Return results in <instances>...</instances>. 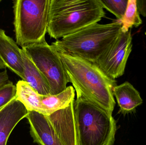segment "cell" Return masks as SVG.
I'll return each instance as SVG.
<instances>
[{
    "instance_id": "obj_5",
    "label": "cell",
    "mask_w": 146,
    "mask_h": 145,
    "mask_svg": "<svg viewBox=\"0 0 146 145\" xmlns=\"http://www.w3.org/2000/svg\"><path fill=\"white\" fill-rule=\"evenodd\" d=\"M50 0L14 1V31L21 47L46 41Z\"/></svg>"
},
{
    "instance_id": "obj_20",
    "label": "cell",
    "mask_w": 146,
    "mask_h": 145,
    "mask_svg": "<svg viewBox=\"0 0 146 145\" xmlns=\"http://www.w3.org/2000/svg\"><path fill=\"white\" fill-rule=\"evenodd\" d=\"M10 81L9 80L7 70L0 72V89Z\"/></svg>"
},
{
    "instance_id": "obj_10",
    "label": "cell",
    "mask_w": 146,
    "mask_h": 145,
    "mask_svg": "<svg viewBox=\"0 0 146 145\" xmlns=\"http://www.w3.org/2000/svg\"><path fill=\"white\" fill-rule=\"evenodd\" d=\"M28 112L16 99L0 111V145H7L12 131L21 120L27 117Z\"/></svg>"
},
{
    "instance_id": "obj_9",
    "label": "cell",
    "mask_w": 146,
    "mask_h": 145,
    "mask_svg": "<svg viewBox=\"0 0 146 145\" xmlns=\"http://www.w3.org/2000/svg\"><path fill=\"white\" fill-rule=\"evenodd\" d=\"M26 118L34 143L38 145H63L45 115L32 111L28 112Z\"/></svg>"
},
{
    "instance_id": "obj_23",
    "label": "cell",
    "mask_w": 146,
    "mask_h": 145,
    "mask_svg": "<svg viewBox=\"0 0 146 145\" xmlns=\"http://www.w3.org/2000/svg\"><path fill=\"white\" fill-rule=\"evenodd\" d=\"M1 0H0V2H1Z\"/></svg>"
},
{
    "instance_id": "obj_14",
    "label": "cell",
    "mask_w": 146,
    "mask_h": 145,
    "mask_svg": "<svg viewBox=\"0 0 146 145\" xmlns=\"http://www.w3.org/2000/svg\"><path fill=\"white\" fill-rule=\"evenodd\" d=\"M75 92L73 86H70L58 94L42 95L41 104L44 115H49L68 106L71 102L74 100Z\"/></svg>"
},
{
    "instance_id": "obj_21",
    "label": "cell",
    "mask_w": 146,
    "mask_h": 145,
    "mask_svg": "<svg viewBox=\"0 0 146 145\" xmlns=\"http://www.w3.org/2000/svg\"><path fill=\"white\" fill-rule=\"evenodd\" d=\"M7 68L5 64L3 63V62L1 60L0 58V69L2 70V69H5Z\"/></svg>"
},
{
    "instance_id": "obj_1",
    "label": "cell",
    "mask_w": 146,
    "mask_h": 145,
    "mask_svg": "<svg viewBox=\"0 0 146 145\" xmlns=\"http://www.w3.org/2000/svg\"><path fill=\"white\" fill-rule=\"evenodd\" d=\"M59 53L69 82L77 97H82L112 114L115 105V80L108 77L94 64L79 57Z\"/></svg>"
},
{
    "instance_id": "obj_11",
    "label": "cell",
    "mask_w": 146,
    "mask_h": 145,
    "mask_svg": "<svg viewBox=\"0 0 146 145\" xmlns=\"http://www.w3.org/2000/svg\"><path fill=\"white\" fill-rule=\"evenodd\" d=\"M21 50L16 42L0 29V58L7 68L23 80L24 65Z\"/></svg>"
},
{
    "instance_id": "obj_13",
    "label": "cell",
    "mask_w": 146,
    "mask_h": 145,
    "mask_svg": "<svg viewBox=\"0 0 146 145\" xmlns=\"http://www.w3.org/2000/svg\"><path fill=\"white\" fill-rule=\"evenodd\" d=\"M21 52L24 65L22 80L27 83L40 95L50 94V89L46 78L23 48H21Z\"/></svg>"
},
{
    "instance_id": "obj_6",
    "label": "cell",
    "mask_w": 146,
    "mask_h": 145,
    "mask_svg": "<svg viewBox=\"0 0 146 145\" xmlns=\"http://www.w3.org/2000/svg\"><path fill=\"white\" fill-rule=\"evenodd\" d=\"M46 78L50 94L55 95L66 90L68 77L59 53L46 41L22 47Z\"/></svg>"
},
{
    "instance_id": "obj_12",
    "label": "cell",
    "mask_w": 146,
    "mask_h": 145,
    "mask_svg": "<svg viewBox=\"0 0 146 145\" xmlns=\"http://www.w3.org/2000/svg\"><path fill=\"white\" fill-rule=\"evenodd\" d=\"M119 106V112L125 115L135 112L136 107L143 103L139 92L128 82L117 85L113 91Z\"/></svg>"
},
{
    "instance_id": "obj_17",
    "label": "cell",
    "mask_w": 146,
    "mask_h": 145,
    "mask_svg": "<svg viewBox=\"0 0 146 145\" xmlns=\"http://www.w3.org/2000/svg\"><path fill=\"white\" fill-rule=\"evenodd\" d=\"M128 0H100L104 9L114 14L117 20H121L126 12Z\"/></svg>"
},
{
    "instance_id": "obj_4",
    "label": "cell",
    "mask_w": 146,
    "mask_h": 145,
    "mask_svg": "<svg viewBox=\"0 0 146 145\" xmlns=\"http://www.w3.org/2000/svg\"><path fill=\"white\" fill-rule=\"evenodd\" d=\"M77 145H113L116 121L112 114L82 97L74 102Z\"/></svg>"
},
{
    "instance_id": "obj_7",
    "label": "cell",
    "mask_w": 146,
    "mask_h": 145,
    "mask_svg": "<svg viewBox=\"0 0 146 145\" xmlns=\"http://www.w3.org/2000/svg\"><path fill=\"white\" fill-rule=\"evenodd\" d=\"M132 47L131 32L122 31L94 64L107 76L115 80L124 74Z\"/></svg>"
},
{
    "instance_id": "obj_19",
    "label": "cell",
    "mask_w": 146,
    "mask_h": 145,
    "mask_svg": "<svg viewBox=\"0 0 146 145\" xmlns=\"http://www.w3.org/2000/svg\"><path fill=\"white\" fill-rule=\"evenodd\" d=\"M137 9L139 13L146 17V1H136Z\"/></svg>"
},
{
    "instance_id": "obj_3",
    "label": "cell",
    "mask_w": 146,
    "mask_h": 145,
    "mask_svg": "<svg viewBox=\"0 0 146 145\" xmlns=\"http://www.w3.org/2000/svg\"><path fill=\"white\" fill-rule=\"evenodd\" d=\"M120 20L91 25L56 40L51 45L59 52L96 63L122 31Z\"/></svg>"
},
{
    "instance_id": "obj_16",
    "label": "cell",
    "mask_w": 146,
    "mask_h": 145,
    "mask_svg": "<svg viewBox=\"0 0 146 145\" xmlns=\"http://www.w3.org/2000/svg\"><path fill=\"white\" fill-rule=\"evenodd\" d=\"M119 20L121 23L122 30L124 32L129 31V29L133 27H139L142 24V20L137 9L136 1L128 0L125 14Z\"/></svg>"
},
{
    "instance_id": "obj_2",
    "label": "cell",
    "mask_w": 146,
    "mask_h": 145,
    "mask_svg": "<svg viewBox=\"0 0 146 145\" xmlns=\"http://www.w3.org/2000/svg\"><path fill=\"white\" fill-rule=\"evenodd\" d=\"M106 16L100 0H50L48 33L59 40Z\"/></svg>"
},
{
    "instance_id": "obj_22",
    "label": "cell",
    "mask_w": 146,
    "mask_h": 145,
    "mask_svg": "<svg viewBox=\"0 0 146 145\" xmlns=\"http://www.w3.org/2000/svg\"><path fill=\"white\" fill-rule=\"evenodd\" d=\"M7 105L5 106H3V107H2V108H0V111H1V110H3V108H4V107H5V106H7Z\"/></svg>"
},
{
    "instance_id": "obj_18",
    "label": "cell",
    "mask_w": 146,
    "mask_h": 145,
    "mask_svg": "<svg viewBox=\"0 0 146 145\" xmlns=\"http://www.w3.org/2000/svg\"><path fill=\"white\" fill-rule=\"evenodd\" d=\"M16 88L12 82L0 89V108L16 99Z\"/></svg>"
},
{
    "instance_id": "obj_15",
    "label": "cell",
    "mask_w": 146,
    "mask_h": 145,
    "mask_svg": "<svg viewBox=\"0 0 146 145\" xmlns=\"http://www.w3.org/2000/svg\"><path fill=\"white\" fill-rule=\"evenodd\" d=\"M16 99L20 101L28 111H36L44 115L41 104L42 95L38 93L27 83L20 80L16 85Z\"/></svg>"
},
{
    "instance_id": "obj_8",
    "label": "cell",
    "mask_w": 146,
    "mask_h": 145,
    "mask_svg": "<svg viewBox=\"0 0 146 145\" xmlns=\"http://www.w3.org/2000/svg\"><path fill=\"white\" fill-rule=\"evenodd\" d=\"M74 102L64 109L45 116L63 145H77Z\"/></svg>"
}]
</instances>
